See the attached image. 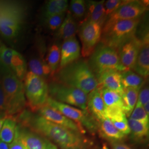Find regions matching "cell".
<instances>
[{"instance_id": "8d00e7d4", "label": "cell", "mask_w": 149, "mask_h": 149, "mask_svg": "<svg viewBox=\"0 0 149 149\" xmlns=\"http://www.w3.org/2000/svg\"><path fill=\"white\" fill-rule=\"evenodd\" d=\"M7 100L5 93L2 84L1 76L0 74V112H5V114L7 111Z\"/></svg>"}, {"instance_id": "ba28073f", "label": "cell", "mask_w": 149, "mask_h": 149, "mask_svg": "<svg viewBox=\"0 0 149 149\" xmlns=\"http://www.w3.org/2000/svg\"><path fill=\"white\" fill-rule=\"evenodd\" d=\"M48 88L49 97L52 99L84 111L87 110V95L82 91L57 81L52 82Z\"/></svg>"}, {"instance_id": "cb8c5ba5", "label": "cell", "mask_w": 149, "mask_h": 149, "mask_svg": "<svg viewBox=\"0 0 149 149\" xmlns=\"http://www.w3.org/2000/svg\"><path fill=\"white\" fill-rule=\"evenodd\" d=\"M100 88L106 109H122L124 110V104L120 95L117 92L106 88L100 87Z\"/></svg>"}, {"instance_id": "74e56055", "label": "cell", "mask_w": 149, "mask_h": 149, "mask_svg": "<svg viewBox=\"0 0 149 149\" xmlns=\"http://www.w3.org/2000/svg\"><path fill=\"white\" fill-rule=\"evenodd\" d=\"M9 149H26L19 139L15 134V138L8 145Z\"/></svg>"}, {"instance_id": "30bf717a", "label": "cell", "mask_w": 149, "mask_h": 149, "mask_svg": "<svg viewBox=\"0 0 149 149\" xmlns=\"http://www.w3.org/2000/svg\"><path fill=\"white\" fill-rule=\"evenodd\" d=\"M102 27L98 23L85 20L79 28L81 42V54L84 58L89 57L100 42Z\"/></svg>"}, {"instance_id": "5bb4252c", "label": "cell", "mask_w": 149, "mask_h": 149, "mask_svg": "<svg viewBox=\"0 0 149 149\" xmlns=\"http://www.w3.org/2000/svg\"><path fill=\"white\" fill-rule=\"evenodd\" d=\"M38 111L40 116L51 122L55 123L77 133L80 134L85 133V130L83 127L79 125L74 121L66 117L61 113L47 104L41 107Z\"/></svg>"}, {"instance_id": "4dcf8cb0", "label": "cell", "mask_w": 149, "mask_h": 149, "mask_svg": "<svg viewBox=\"0 0 149 149\" xmlns=\"http://www.w3.org/2000/svg\"><path fill=\"white\" fill-rule=\"evenodd\" d=\"M130 117V119L149 125V116L146 113L143 106L137 103Z\"/></svg>"}, {"instance_id": "9c48e42d", "label": "cell", "mask_w": 149, "mask_h": 149, "mask_svg": "<svg viewBox=\"0 0 149 149\" xmlns=\"http://www.w3.org/2000/svg\"><path fill=\"white\" fill-rule=\"evenodd\" d=\"M45 104L60 112L66 117L76 122L79 125L83 128L85 127L91 130V132H95L97 128V122L98 121L91 116L87 110L84 111L56 101L50 97L48 98Z\"/></svg>"}, {"instance_id": "ffe728a7", "label": "cell", "mask_w": 149, "mask_h": 149, "mask_svg": "<svg viewBox=\"0 0 149 149\" xmlns=\"http://www.w3.org/2000/svg\"><path fill=\"white\" fill-rule=\"evenodd\" d=\"M104 1H93L87 2V16L85 20L93 22L103 27L106 20L104 9Z\"/></svg>"}, {"instance_id": "f35d334b", "label": "cell", "mask_w": 149, "mask_h": 149, "mask_svg": "<svg viewBox=\"0 0 149 149\" xmlns=\"http://www.w3.org/2000/svg\"><path fill=\"white\" fill-rule=\"evenodd\" d=\"M112 149H134L126 144L119 142H114L112 145Z\"/></svg>"}, {"instance_id": "277c9868", "label": "cell", "mask_w": 149, "mask_h": 149, "mask_svg": "<svg viewBox=\"0 0 149 149\" xmlns=\"http://www.w3.org/2000/svg\"><path fill=\"white\" fill-rule=\"evenodd\" d=\"M140 21L139 18L104 23L100 42L117 50L123 43L135 36Z\"/></svg>"}, {"instance_id": "4316f807", "label": "cell", "mask_w": 149, "mask_h": 149, "mask_svg": "<svg viewBox=\"0 0 149 149\" xmlns=\"http://www.w3.org/2000/svg\"><path fill=\"white\" fill-rule=\"evenodd\" d=\"M29 71L45 80V78L51 76V71L45 60L42 57L31 59L28 63Z\"/></svg>"}, {"instance_id": "d6986e66", "label": "cell", "mask_w": 149, "mask_h": 149, "mask_svg": "<svg viewBox=\"0 0 149 149\" xmlns=\"http://www.w3.org/2000/svg\"><path fill=\"white\" fill-rule=\"evenodd\" d=\"M97 80L98 86L117 92L121 96L124 92L120 72L117 70H110L100 74Z\"/></svg>"}, {"instance_id": "44dd1931", "label": "cell", "mask_w": 149, "mask_h": 149, "mask_svg": "<svg viewBox=\"0 0 149 149\" xmlns=\"http://www.w3.org/2000/svg\"><path fill=\"white\" fill-rule=\"evenodd\" d=\"M77 27L76 22L74 21L72 13L68 11L66 14L64 21L60 27L57 36L60 39H63L64 41L70 38L75 37L77 32Z\"/></svg>"}, {"instance_id": "8992f818", "label": "cell", "mask_w": 149, "mask_h": 149, "mask_svg": "<svg viewBox=\"0 0 149 149\" xmlns=\"http://www.w3.org/2000/svg\"><path fill=\"white\" fill-rule=\"evenodd\" d=\"M24 88L28 106L33 111H38L48 100L49 88L43 78L31 72H27L24 77Z\"/></svg>"}, {"instance_id": "4fadbf2b", "label": "cell", "mask_w": 149, "mask_h": 149, "mask_svg": "<svg viewBox=\"0 0 149 149\" xmlns=\"http://www.w3.org/2000/svg\"><path fill=\"white\" fill-rule=\"evenodd\" d=\"M141 40L134 36L125 41L118 49L120 64L125 70L133 69L137 58Z\"/></svg>"}, {"instance_id": "3957f363", "label": "cell", "mask_w": 149, "mask_h": 149, "mask_svg": "<svg viewBox=\"0 0 149 149\" xmlns=\"http://www.w3.org/2000/svg\"><path fill=\"white\" fill-rule=\"evenodd\" d=\"M0 74L7 100V118L21 112L24 106V88L22 81L0 62Z\"/></svg>"}, {"instance_id": "7c38bea8", "label": "cell", "mask_w": 149, "mask_h": 149, "mask_svg": "<svg viewBox=\"0 0 149 149\" xmlns=\"http://www.w3.org/2000/svg\"><path fill=\"white\" fill-rule=\"evenodd\" d=\"M148 5L145 1H129L107 17L104 23L117 21L130 20L140 18L147 11Z\"/></svg>"}, {"instance_id": "e575fe53", "label": "cell", "mask_w": 149, "mask_h": 149, "mask_svg": "<svg viewBox=\"0 0 149 149\" xmlns=\"http://www.w3.org/2000/svg\"><path fill=\"white\" fill-rule=\"evenodd\" d=\"M114 126L120 132L124 135H126L131 133L130 129L129 128L128 124V120L127 118L123 119L119 121H111Z\"/></svg>"}, {"instance_id": "1f68e13d", "label": "cell", "mask_w": 149, "mask_h": 149, "mask_svg": "<svg viewBox=\"0 0 149 149\" xmlns=\"http://www.w3.org/2000/svg\"><path fill=\"white\" fill-rule=\"evenodd\" d=\"M71 12L77 18H81L84 17L86 12V2L84 0H72L70 2Z\"/></svg>"}, {"instance_id": "6da1fadb", "label": "cell", "mask_w": 149, "mask_h": 149, "mask_svg": "<svg viewBox=\"0 0 149 149\" xmlns=\"http://www.w3.org/2000/svg\"><path fill=\"white\" fill-rule=\"evenodd\" d=\"M24 123L36 132L52 140L63 149L83 148L85 140L81 134L51 122L42 116L25 117Z\"/></svg>"}, {"instance_id": "ab89813d", "label": "cell", "mask_w": 149, "mask_h": 149, "mask_svg": "<svg viewBox=\"0 0 149 149\" xmlns=\"http://www.w3.org/2000/svg\"><path fill=\"white\" fill-rule=\"evenodd\" d=\"M6 118H7V117H6V114H4L3 116L0 115V132H1V130L2 127V125H3Z\"/></svg>"}, {"instance_id": "e0dca14e", "label": "cell", "mask_w": 149, "mask_h": 149, "mask_svg": "<svg viewBox=\"0 0 149 149\" xmlns=\"http://www.w3.org/2000/svg\"><path fill=\"white\" fill-rule=\"evenodd\" d=\"M87 110L98 122L106 117V107L98 86L87 95Z\"/></svg>"}, {"instance_id": "d4e9b609", "label": "cell", "mask_w": 149, "mask_h": 149, "mask_svg": "<svg viewBox=\"0 0 149 149\" xmlns=\"http://www.w3.org/2000/svg\"><path fill=\"white\" fill-rule=\"evenodd\" d=\"M139 90L130 87L124 90L122 98L124 104V111L125 116L128 117H130L136 104Z\"/></svg>"}, {"instance_id": "ee69618b", "label": "cell", "mask_w": 149, "mask_h": 149, "mask_svg": "<svg viewBox=\"0 0 149 149\" xmlns=\"http://www.w3.org/2000/svg\"><path fill=\"white\" fill-rule=\"evenodd\" d=\"M103 149H108V148L107 147L106 145H104V146H103Z\"/></svg>"}, {"instance_id": "7a4b0ae2", "label": "cell", "mask_w": 149, "mask_h": 149, "mask_svg": "<svg viewBox=\"0 0 149 149\" xmlns=\"http://www.w3.org/2000/svg\"><path fill=\"white\" fill-rule=\"evenodd\" d=\"M55 75V81L77 88L87 95L98 86L96 76L85 60H77L58 70Z\"/></svg>"}, {"instance_id": "83f0119b", "label": "cell", "mask_w": 149, "mask_h": 149, "mask_svg": "<svg viewBox=\"0 0 149 149\" xmlns=\"http://www.w3.org/2000/svg\"><path fill=\"white\" fill-rule=\"evenodd\" d=\"M16 128V120L12 118H7L1 130L0 139L6 144H10L15 138Z\"/></svg>"}, {"instance_id": "2e32d148", "label": "cell", "mask_w": 149, "mask_h": 149, "mask_svg": "<svg viewBox=\"0 0 149 149\" xmlns=\"http://www.w3.org/2000/svg\"><path fill=\"white\" fill-rule=\"evenodd\" d=\"M81 49L76 37L64 41L60 49V61L59 70L80 59Z\"/></svg>"}, {"instance_id": "603a6c76", "label": "cell", "mask_w": 149, "mask_h": 149, "mask_svg": "<svg viewBox=\"0 0 149 149\" xmlns=\"http://www.w3.org/2000/svg\"><path fill=\"white\" fill-rule=\"evenodd\" d=\"M122 83L124 88H134L140 90L145 84V78L131 70L120 72Z\"/></svg>"}, {"instance_id": "60d3db41", "label": "cell", "mask_w": 149, "mask_h": 149, "mask_svg": "<svg viewBox=\"0 0 149 149\" xmlns=\"http://www.w3.org/2000/svg\"><path fill=\"white\" fill-rule=\"evenodd\" d=\"M0 149H9L8 144L2 141L1 139H0Z\"/></svg>"}, {"instance_id": "f546056e", "label": "cell", "mask_w": 149, "mask_h": 149, "mask_svg": "<svg viewBox=\"0 0 149 149\" xmlns=\"http://www.w3.org/2000/svg\"><path fill=\"white\" fill-rule=\"evenodd\" d=\"M128 124L131 132L136 138H143L149 135V125L130 119Z\"/></svg>"}, {"instance_id": "d6a6232c", "label": "cell", "mask_w": 149, "mask_h": 149, "mask_svg": "<svg viewBox=\"0 0 149 149\" xmlns=\"http://www.w3.org/2000/svg\"><path fill=\"white\" fill-rule=\"evenodd\" d=\"M65 16L66 13H64L60 15L51 16L44 19L47 27L52 31H55L58 29L64 21Z\"/></svg>"}, {"instance_id": "5b68a950", "label": "cell", "mask_w": 149, "mask_h": 149, "mask_svg": "<svg viewBox=\"0 0 149 149\" xmlns=\"http://www.w3.org/2000/svg\"><path fill=\"white\" fill-rule=\"evenodd\" d=\"M89 57L88 64L96 79L108 71H126L120 64L117 51L102 43L97 45Z\"/></svg>"}, {"instance_id": "b9f144b4", "label": "cell", "mask_w": 149, "mask_h": 149, "mask_svg": "<svg viewBox=\"0 0 149 149\" xmlns=\"http://www.w3.org/2000/svg\"><path fill=\"white\" fill-rule=\"evenodd\" d=\"M143 108H144V110L146 112V113L147 114V115L149 116V102L146 103L145 105H144Z\"/></svg>"}, {"instance_id": "7bdbcfd3", "label": "cell", "mask_w": 149, "mask_h": 149, "mask_svg": "<svg viewBox=\"0 0 149 149\" xmlns=\"http://www.w3.org/2000/svg\"><path fill=\"white\" fill-rule=\"evenodd\" d=\"M83 149V148H68V149Z\"/></svg>"}, {"instance_id": "f1b7e54d", "label": "cell", "mask_w": 149, "mask_h": 149, "mask_svg": "<svg viewBox=\"0 0 149 149\" xmlns=\"http://www.w3.org/2000/svg\"><path fill=\"white\" fill-rule=\"evenodd\" d=\"M45 60L50 70L51 77H53L59 69L60 61V49L58 45L54 44L49 48Z\"/></svg>"}, {"instance_id": "7402d4cb", "label": "cell", "mask_w": 149, "mask_h": 149, "mask_svg": "<svg viewBox=\"0 0 149 149\" xmlns=\"http://www.w3.org/2000/svg\"><path fill=\"white\" fill-rule=\"evenodd\" d=\"M99 132L104 138L113 141L120 140L125 138V135L119 132L108 118L99 120Z\"/></svg>"}, {"instance_id": "836d02e7", "label": "cell", "mask_w": 149, "mask_h": 149, "mask_svg": "<svg viewBox=\"0 0 149 149\" xmlns=\"http://www.w3.org/2000/svg\"><path fill=\"white\" fill-rule=\"evenodd\" d=\"M128 2L129 0H108L104 2V6L107 17Z\"/></svg>"}, {"instance_id": "52a82bcc", "label": "cell", "mask_w": 149, "mask_h": 149, "mask_svg": "<svg viewBox=\"0 0 149 149\" xmlns=\"http://www.w3.org/2000/svg\"><path fill=\"white\" fill-rule=\"evenodd\" d=\"M23 10L16 4H0V34L6 39L17 37L21 29Z\"/></svg>"}, {"instance_id": "9a60e30c", "label": "cell", "mask_w": 149, "mask_h": 149, "mask_svg": "<svg viewBox=\"0 0 149 149\" xmlns=\"http://www.w3.org/2000/svg\"><path fill=\"white\" fill-rule=\"evenodd\" d=\"M15 134L26 149H58L57 146L47 139L27 130H19L17 126Z\"/></svg>"}, {"instance_id": "8fae6325", "label": "cell", "mask_w": 149, "mask_h": 149, "mask_svg": "<svg viewBox=\"0 0 149 149\" xmlns=\"http://www.w3.org/2000/svg\"><path fill=\"white\" fill-rule=\"evenodd\" d=\"M0 62L21 80L27 74V65L21 54L5 45L0 46Z\"/></svg>"}, {"instance_id": "d590c367", "label": "cell", "mask_w": 149, "mask_h": 149, "mask_svg": "<svg viewBox=\"0 0 149 149\" xmlns=\"http://www.w3.org/2000/svg\"><path fill=\"white\" fill-rule=\"evenodd\" d=\"M145 85V84H144ZM143 86L139 90L137 103L144 106L149 102V89L148 85Z\"/></svg>"}, {"instance_id": "ac0fdd59", "label": "cell", "mask_w": 149, "mask_h": 149, "mask_svg": "<svg viewBox=\"0 0 149 149\" xmlns=\"http://www.w3.org/2000/svg\"><path fill=\"white\" fill-rule=\"evenodd\" d=\"M149 33L143 36L139 50L137 58L134 66V72L144 78L148 77L149 74Z\"/></svg>"}, {"instance_id": "484cf974", "label": "cell", "mask_w": 149, "mask_h": 149, "mask_svg": "<svg viewBox=\"0 0 149 149\" xmlns=\"http://www.w3.org/2000/svg\"><path fill=\"white\" fill-rule=\"evenodd\" d=\"M68 7L67 0H50L48 1L43 10L44 19L49 17L66 13Z\"/></svg>"}]
</instances>
